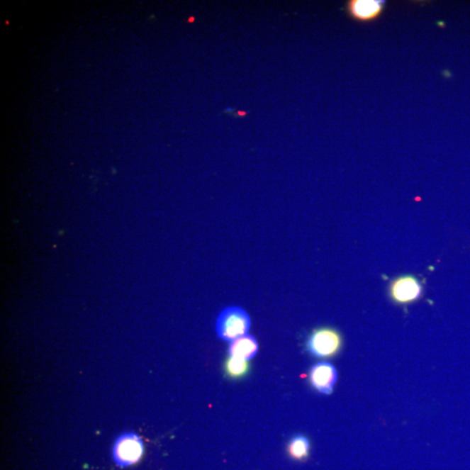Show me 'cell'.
<instances>
[{
    "label": "cell",
    "instance_id": "obj_9",
    "mask_svg": "<svg viewBox=\"0 0 470 470\" xmlns=\"http://www.w3.org/2000/svg\"><path fill=\"white\" fill-rule=\"evenodd\" d=\"M225 369L229 376L237 378L245 376L248 371V363L240 359L230 357L228 359Z\"/></svg>",
    "mask_w": 470,
    "mask_h": 470
},
{
    "label": "cell",
    "instance_id": "obj_7",
    "mask_svg": "<svg viewBox=\"0 0 470 470\" xmlns=\"http://www.w3.org/2000/svg\"><path fill=\"white\" fill-rule=\"evenodd\" d=\"M288 451L289 456L294 460L307 459L310 451V442L304 435H297L290 441Z\"/></svg>",
    "mask_w": 470,
    "mask_h": 470
},
{
    "label": "cell",
    "instance_id": "obj_3",
    "mask_svg": "<svg viewBox=\"0 0 470 470\" xmlns=\"http://www.w3.org/2000/svg\"><path fill=\"white\" fill-rule=\"evenodd\" d=\"M144 446L140 437L133 434L121 435L113 447V458L121 467H127L139 461L142 457Z\"/></svg>",
    "mask_w": 470,
    "mask_h": 470
},
{
    "label": "cell",
    "instance_id": "obj_6",
    "mask_svg": "<svg viewBox=\"0 0 470 470\" xmlns=\"http://www.w3.org/2000/svg\"><path fill=\"white\" fill-rule=\"evenodd\" d=\"M259 345L257 341L250 335H245L231 342L228 352L230 357L250 361L257 354Z\"/></svg>",
    "mask_w": 470,
    "mask_h": 470
},
{
    "label": "cell",
    "instance_id": "obj_8",
    "mask_svg": "<svg viewBox=\"0 0 470 470\" xmlns=\"http://www.w3.org/2000/svg\"><path fill=\"white\" fill-rule=\"evenodd\" d=\"M381 10V4L376 1H357L352 5L355 17L369 18L376 16Z\"/></svg>",
    "mask_w": 470,
    "mask_h": 470
},
{
    "label": "cell",
    "instance_id": "obj_5",
    "mask_svg": "<svg viewBox=\"0 0 470 470\" xmlns=\"http://www.w3.org/2000/svg\"><path fill=\"white\" fill-rule=\"evenodd\" d=\"M337 381V371L328 362H320L313 366L310 371V381L317 391L330 395Z\"/></svg>",
    "mask_w": 470,
    "mask_h": 470
},
{
    "label": "cell",
    "instance_id": "obj_2",
    "mask_svg": "<svg viewBox=\"0 0 470 470\" xmlns=\"http://www.w3.org/2000/svg\"><path fill=\"white\" fill-rule=\"evenodd\" d=\"M342 338L337 330L320 328L313 330L307 342L309 353L318 358L334 357L341 349Z\"/></svg>",
    "mask_w": 470,
    "mask_h": 470
},
{
    "label": "cell",
    "instance_id": "obj_1",
    "mask_svg": "<svg viewBox=\"0 0 470 470\" xmlns=\"http://www.w3.org/2000/svg\"><path fill=\"white\" fill-rule=\"evenodd\" d=\"M250 327L251 320L248 313L243 308L235 306L223 309L218 316L216 324L218 337L225 342H233L247 335Z\"/></svg>",
    "mask_w": 470,
    "mask_h": 470
},
{
    "label": "cell",
    "instance_id": "obj_4",
    "mask_svg": "<svg viewBox=\"0 0 470 470\" xmlns=\"http://www.w3.org/2000/svg\"><path fill=\"white\" fill-rule=\"evenodd\" d=\"M423 294L421 282L414 275H403L395 279L389 286V296L393 303L410 304L418 301Z\"/></svg>",
    "mask_w": 470,
    "mask_h": 470
}]
</instances>
